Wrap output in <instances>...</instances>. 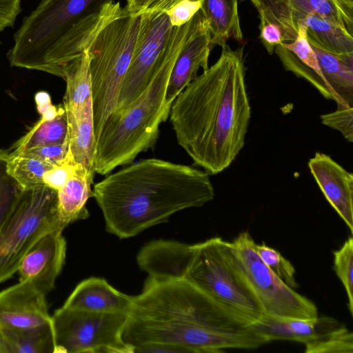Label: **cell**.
<instances>
[{
	"label": "cell",
	"mask_w": 353,
	"mask_h": 353,
	"mask_svg": "<svg viewBox=\"0 0 353 353\" xmlns=\"http://www.w3.org/2000/svg\"><path fill=\"white\" fill-rule=\"evenodd\" d=\"M321 123L339 131L349 142H353V107L337 105L332 112L320 116Z\"/></svg>",
	"instance_id": "obj_31"
},
{
	"label": "cell",
	"mask_w": 353,
	"mask_h": 353,
	"mask_svg": "<svg viewBox=\"0 0 353 353\" xmlns=\"http://www.w3.org/2000/svg\"><path fill=\"white\" fill-rule=\"evenodd\" d=\"M134 349L169 344L188 353L252 350L268 343L252 323L185 279L148 277L132 307L122 334Z\"/></svg>",
	"instance_id": "obj_1"
},
{
	"label": "cell",
	"mask_w": 353,
	"mask_h": 353,
	"mask_svg": "<svg viewBox=\"0 0 353 353\" xmlns=\"http://www.w3.org/2000/svg\"><path fill=\"white\" fill-rule=\"evenodd\" d=\"M51 321L46 295L30 282L19 281L0 292V326L28 328Z\"/></svg>",
	"instance_id": "obj_17"
},
{
	"label": "cell",
	"mask_w": 353,
	"mask_h": 353,
	"mask_svg": "<svg viewBox=\"0 0 353 353\" xmlns=\"http://www.w3.org/2000/svg\"><path fill=\"white\" fill-rule=\"evenodd\" d=\"M9 156L0 149V230L24 190L8 172Z\"/></svg>",
	"instance_id": "obj_28"
},
{
	"label": "cell",
	"mask_w": 353,
	"mask_h": 353,
	"mask_svg": "<svg viewBox=\"0 0 353 353\" xmlns=\"http://www.w3.org/2000/svg\"><path fill=\"white\" fill-rule=\"evenodd\" d=\"M66 228L57 214V191L24 189L0 230V283L10 279L28 250L47 233Z\"/></svg>",
	"instance_id": "obj_8"
},
{
	"label": "cell",
	"mask_w": 353,
	"mask_h": 353,
	"mask_svg": "<svg viewBox=\"0 0 353 353\" xmlns=\"http://www.w3.org/2000/svg\"><path fill=\"white\" fill-rule=\"evenodd\" d=\"M203 0H168L165 9L172 27L188 23L201 9Z\"/></svg>",
	"instance_id": "obj_33"
},
{
	"label": "cell",
	"mask_w": 353,
	"mask_h": 353,
	"mask_svg": "<svg viewBox=\"0 0 353 353\" xmlns=\"http://www.w3.org/2000/svg\"><path fill=\"white\" fill-rule=\"evenodd\" d=\"M68 153V141H66L62 144L48 145L30 148L17 154L34 158L52 166H56L62 163L67 159Z\"/></svg>",
	"instance_id": "obj_34"
},
{
	"label": "cell",
	"mask_w": 353,
	"mask_h": 353,
	"mask_svg": "<svg viewBox=\"0 0 353 353\" xmlns=\"http://www.w3.org/2000/svg\"><path fill=\"white\" fill-rule=\"evenodd\" d=\"M254 248L263 263L287 285L292 289L297 288L295 269L292 264L274 248L265 243L256 244Z\"/></svg>",
	"instance_id": "obj_30"
},
{
	"label": "cell",
	"mask_w": 353,
	"mask_h": 353,
	"mask_svg": "<svg viewBox=\"0 0 353 353\" xmlns=\"http://www.w3.org/2000/svg\"><path fill=\"white\" fill-rule=\"evenodd\" d=\"M115 5L114 0H41L14 35L7 54L10 65L63 79Z\"/></svg>",
	"instance_id": "obj_4"
},
{
	"label": "cell",
	"mask_w": 353,
	"mask_h": 353,
	"mask_svg": "<svg viewBox=\"0 0 353 353\" xmlns=\"http://www.w3.org/2000/svg\"><path fill=\"white\" fill-rule=\"evenodd\" d=\"M0 353H8L7 346L6 345L3 336L1 327L0 326Z\"/></svg>",
	"instance_id": "obj_40"
},
{
	"label": "cell",
	"mask_w": 353,
	"mask_h": 353,
	"mask_svg": "<svg viewBox=\"0 0 353 353\" xmlns=\"http://www.w3.org/2000/svg\"><path fill=\"white\" fill-rule=\"evenodd\" d=\"M252 325L268 342L292 341L304 344L305 348L324 341L346 327L336 319L325 315L311 319H291L263 314Z\"/></svg>",
	"instance_id": "obj_15"
},
{
	"label": "cell",
	"mask_w": 353,
	"mask_h": 353,
	"mask_svg": "<svg viewBox=\"0 0 353 353\" xmlns=\"http://www.w3.org/2000/svg\"><path fill=\"white\" fill-rule=\"evenodd\" d=\"M213 46L211 34L201 9L193 17L189 37L181 50L172 70L165 93V101L172 104L182 90L197 76L199 68H208V59Z\"/></svg>",
	"instance_id": "obj_14"
},
{
	"label": "cell",
	"mask_w": 353,
	"mask_h": 353,
	"mask_svg": "<svg viewBox=\"0 0 353 353\" xmlns=\"http://www.w3.org/2000/svg\"><path fill=\"white\" fill-rule=\"evenodd\" d=\"M248 1L256 9L260 23H272L279 28L284 43L294 41L298 26L304 23L308 15L314 14L353 33V20L346 16L335 0Z\"/></svg>",
	"instance_id": "obj_12"
},
{
	"label": "cell",
	"mask_w": 353,
	"mask_h": 353,
	"mask_svg": "<svg viewBox=\"0 0 353 353\" xmlns=\"http://www.w3.org/2000/svg\"><path fill=\"white\" fill-rule=\"evenodd\" d=\"M274 52L285 70L309 82L324 98L335 101L321 73L316 55L307 41L305 22L298 26L294 41L277 46Z\"/></svg>",
	"instance_id": "obj_18"
},
{
	"label": "cell",
	"mask_w": 353,
	"mask_h": 353,
	"mask_svg": "<svg viewBox=\"0 0 353 353\" xmlns=\"http://www.w3.org/2000/svg\"><path fill=\"white\" fill-rule=\"evenodd\" d=\"M192 24V18L185 24L172 28L148 86L129 106L113 112L105 122L97 139L95 173L107 175L119 166L133 163L140 153L155 146L160 125L169 117L172 105L165 101L168 80Z\"/></svg>",
	"instance_id": "obj_5"
},
{
	"label": "cell",
	"mask_w": 353,
	"mask_h": 353,
	"mask_svg": "<svg viewBox=\"0 0 353 353\" xmlns=\"http://www.w3.org/2000/svg\"><path fill=\"white\" fill-rule=\"evenodd\" d=\"M21 0H0V32L13 27L17 16L22 11Z\"/></svg>",
	"instance_id": "obj_37"
},
{
	"label": "cell",
	"mask_w": 353,
	"mask_h": 353,
	"mask_svg": "<svg viewBox=\"0 0 353 353\" xmlns=\"http://www.w3.org/2000/svg\"><path fill=\"white\" fill-rule=\"evenodd\" d=\"M324 196L353 232V174L326 154L316 152L307 163Z\"/></svg>",
	"instance_id": "obj_16"
},
{
	"label": "cell",
	"mask_w": 353,
	"mask_h": 353,
	"mask_svg": "<svg viewBox=\"0 0 353 353\" xmlns=\"http://www.w3.org/2000/svg\"><path fill=\"white\" fill-rule=\"evenodd\" d=\"M182 279L252 324L264 314L236 264L230 242L221 237L192 245Z\"/></svg>",
	"instance_id": "obj_7"
},
{
	"label": "cell",
	"mask_w": 353,
	"mask_h": 353,
	"mask_svg": "<svg viewBox=\"0 0 353 353\" xmlns=\"http://www.w3.org/2000/svg\"><path fill=\"white\" fill-rule=\"evenodd\" d=\"M140 14L130 13L119 2L96 29L85 49L90 61L96 140L115 110L137 39Z\"/></svg>",
	"instance_id": "obj_6"
},
{
	"label": "cell",
	"mask_w": 353,
	"mask_h": 353,
	"mask_svg": "<svg viewBox=\"0 0 353 353\" xmlns=\"http://www.w3.org/2000/svg\"><path fill=\"white\" fill-rule=\"evenodd\" d=\"M157 0H127L126 10L131 14H139Z\"/></svg>",
	"instance_id": "obj_38"
},
{
	"label": "cell",
	"mask_w": 353,
	"mask_h": 353,
	"mask_svg": "<svg viewBox=\"0 0 353 353\" xmlns=\"http://www.w3.org/2000/svg\"><path fill=\"white\" fill-rule=\"evenodd\" d=\"M127 319V313L62 306L51 316L55 353H133L122 337Z\"/></svg>",
	"instance_id": "obj_9"
},
{
	"label": "cell",
	"mask_w": 353,
	"mask_h": 353,
	"mask_svg": "<svg viewBox=\"0 0 353 353\" xmlns=\"http://www.w3.org/2000/svg\"><path fill=\"white\" fill-rule=\"evenodd\" d=\"M78 165L68 153L67 159L62 163L52 167L45 172L43 184L58 191L73 175Z\"/></svg>",
	"instance_id": "obj_35"
},
{
	"label": "cell",
	"mask_w": 353,
	"mask_h": 353,
	"mask_svg": "<svg viewBox=\"0 0 353 353\" xmlns=\"http://www.w3.org/2000/svg\"><path fill=\"white\" fill-rule=\"evenodd\" d=\"M305 353H352L353 334L347 327L323 342L305 350Z\"/></svg>",
	"instance_id": "obj_32"
},
{
	"label": "cell",
	"mask_w": 353,
	"mask_h": 353,
	"mask_svg": "<svg viewBox=\"0 0 353 353\" xmlns=\"http://www.w3.org/2000/svg\"><path fill=\"white\" fill-rule=\"evenodd\" d=\"M168 5V0H157L140 13L137 39L114 111L129 106L150 83L173 28L165 12Z\"/></svg>",
	"instance_id": "obj_11"
},
{
	"label": "cell",
	"mask_w": 353,
	"mask_h": 353,
	"mask_svg": "<svg viewBox=\"0 0 353 353\" xmlns=\"http://www.w3.org/2000/svg\"><path fill=\"white\" fill-rule=\"evenodd\" d=\"M305 23L306 37L311 45L332 54H353V36L347 28L317 14L308 15Z\"/></svg>",
	"instance_id": "obj_24"
},
{
	"label": "cell",
	"mask_w": 353,
	"mask_h": 353,
	"mask_svg": "<svg viewBox=\"0 0 353 353\" xmlns=\"http://www.w3.org/2000/svg\"><path fill=\"white\" fill-rule=\"evenodd\" d=\"M346 16L353 20V0H335Z\"/></svg>",
	"instance_id": "obj_39"
},
{
	"label": "cell",
	"mask_w": 353,
	"mask_h": 353,
	"mask_svg": "<svg viewBox=\"0 0 353 353\" xmlns=\"http://www.w3.org/2000/svg\"><path fill=\"white\" fill-rule=\"evenodd\" d=\"M169 117L194 164L212 175L228 168L244 146L251 117L243 48L222 46L218 60L174 100Z\"/></svg>",
	"instance_id": "obj_2"
},
{
	"label": "cell",
	"mask_w": 353,
	"mask_h": 353,
	"mask_svg": "<svg viewBox=\"0 0 353 353\" xmlns=\"http://www.w3.org/2000/svg\"><path fill=\"white\" fill-rule=\"evenodd\" d=\"M94 174L78 165L73 175L57 191L58 218L66 227L71 223L89 216L86 203L92 196L91 185Z\"/></svg>",
	"instance_id": "obj_21"
},
{
	"label": "cell",
	"mask_w": 353,
	"mask_h": 353,
	"mask_svg": "<svg viewBox=\"0 0 353 353\" xmlns=\"http://www.w3.org/2000/svg\"><path fill=\"white\" fill-rule=\"evenodd\" d=\"M52 167L34 158L10 154L7 164L8 173L23 189L43 184L45 172Z\"/></svg>",
	"instance_id": "obj_27"
},
{
	"label": "cell",
	"mask_w": 353,
	"mask_h": 353,
	"mask_svg": "<svg viewBox=\"0 0 353 353\" xmlns=\"http://www.w3.org/2000/svg\"><path fill=\"white\" fill-rule=\"evenodd\" d=\"M260 40L269 54L272 55L275 48L283 43L282 34L279 28L272 23L259 24Z\"/></svg>",
	"instance_id": "obj_36"
},
{
	"label": "cell",
	"mask_w": 353,
	"mask_h": 353,
	"mask_svg": "<svg viewBox=\"0 0 353 353\" xmlns=\"http://www.w3.org/2000/svg\"><path fill=\"white\" fill-rule=\"evenodd\" d=\"M68 141V120L65 108L42 114V118L13 147L10 154L48 145L62 144Z\"/></svg>",
	"instance_id": "obj_23"
},
{
	"label": "cell",
	"mask_w": 353,
	"mask_h": 353,
	"mask_svg": "<svg viewBox=\"0 0 353 353\" xmlns=\"http://www.w3.org/2000/svg\"><path fill=\"white\" fill-rule=\"evenodd\" d=\"M236 264L264 314L291 319L319 315L315 303L284 283L261 260L247 231L230 242Z\"/></svg>",
	"instance_id": "obj_10"
},
{
	"label": "cell",
	"mask_w": 353,
	"mask_h": 353,
	"mask_svg": "<svg viewBox=\"0 0 353 353\" xmlns=\"http://www.w3.org/2000/svg\"><path fill=\"white\" fill-rule=\"evenodd\" d=\"M63 230H55L39 239L22 259L17 272L19 281L30 282L43 294L54 287L65 263L66 241Z\"/></svg>",
	"instance_id": "obj_13"
},
{
	"label": "cell",
	"mask_w": 353,
	"mask_h": 353,
	"mask_svg": "<svg viewBox=\"0 0 353 353\" xmlns=\"http://www.w3.org/2000/svg\"><path fill=\"white\" fill-rule=\"evenodd\" d=\"M68 120L69 153L76 164L94 172L97 140L92 100L76 109H65Z\"/></svg>",
	"instance_id": "obj_20"
},
{
	"label": "cell",
	"mask_w": 353,
	"mask_h": 353,
	"mask_svg": "<svg viewBox=\"0 0 353 353\" xmlns=\"http://www.w3.org/2000/svg\"><path fill=\"white\" fill-rule=\"evenodd\" d=\"M1 327L8 353H55L52 321L28 328Z\"/></svg>",
	"instance_id": "obj_25"
},
{
	"label": "cell",
	"mask_w": 353,
	"mask_h": 353,
	"mask_svg": "<svg viewBox=\"0 0 353 353\" xmlns=\"http://www.w3.org/2000/svg\"><path fill=\"white\" fill-rule=\"evenodd\" d=\"M132 304V296L117 290L103 278L90 277L76 286L63 307L99 312L128 314Z\"/></svg>",
	"instance_id": "obj_19"
},
{
	"label": "cell",
	"mask_w": 353,
	"mask_h": 353,
	"mask_svg": "<svg viewBox=\"0 0 353 353\" xmlns=\"http://www.w3.org/2000/svg\"><path fill=\"white\" fill-rule=\"evenodd\" d=\"M63 80L66 89L65 109L78 108L92 100L90 61L86 49L68 66Z\"/></svg>",
	"instance_id": "obj_26"
},
{
	"label": "cell",
	"mask_w": 353,
	"mask_h": 353,
	"mask_svg": "<svg viewBox=\"0 0 353 353\" xmlns=\"http://www.w3.org/2000/svg\"><path fill=\"white\" fill-rule=\"evenodd\" d=\"M201 10L208 24L213 46L222 47L231 38L243 40L238 0H203Z\"/></svg>",
	"instance_id": "obj_22"
},
{
	"label": "cell",
	"mask_w": 353,
	"mask_h": 353,
	"mask_svg": "<svg viewBox=\"0 0 353 353\" xmlns=\"http://www.w3.org/2000/svg\"><path fill=\"white\" fill-rule=\"evenodd\" d=\"M333 269L343 283L347 296V308L353 315V239L350 236L340 248L333 252Z\"/></svg>",
	"instance_id": "obj_29"
},
{
	"label": "cell",
	"mask_w": 353,
	"mask_h": 353,
	"mask_svg": "<svg viewBox=\"0 0 353 353\" xmlns=\"http://www.w3.org/2000/svg\"><path fill=\"white\" fill-rule=\"evenodd\" d=\"M92 197L106 230L127 239L179 211L204 205L214 199V190L204 170L150 158L107 174L94 185Z\"/></svg>",
	"instance_id": "obj_3"
}]
</instances>
